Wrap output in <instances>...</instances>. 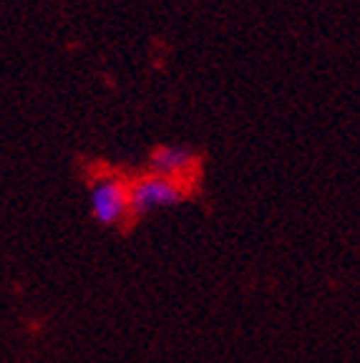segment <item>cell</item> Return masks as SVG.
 I'll use <instances>...</instances> for the list:
<instances>
[{
	"mask_svg": "<svg viewBox=\"0 0 360 363\" xmlns=\"http://www.w3.org/2000/svg\"><path fill=\"white\" fill-rule=\"evenodd\" d=\"M186 199V187L179 182L164 179L152 172L129 182V217H149L159 210H171Z\"/></svg>",
	"mask_w": 360,
	"mask_h": 363,
	"instance_id": "6da1fadb",
	"label": "cell"
},
{
	"mask_svg": "<svg viewBox=\"0 0 360 363\" xmlns=\"http://www.w3.org/2000/svg\"><path fill=\"white\" fill-rule=\"evenodd\" d=\"M91 215L99 225L118 227L129 220V182L118 174L96 177L89 189Z\"/></svg>",
	"mask_w": 360,
	"mask_h": 363,
	"instance_id": "7a4b0ae2",
	"label": "cell"
},
{
	"mask_svg": "<svg viewBox=\"0 0 360 363\" xmlns=\"http://www.w3.org/2000/svg\"><path fill=\"white\" fill-rule=\"evenodd\" d=\"M199 169V157L194 149L181 147V144H162L149 157V172L171 182H189Z\"/></svg>",
	"mask_w": 360,
	"mask_h": 363,
	"instance_id": "3957f363",
	"label": "cell"
}]
</instances>
